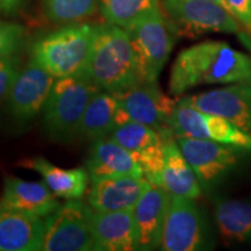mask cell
I'll return each mask as SVG.
<instances>
[{
  "label": "cell",
  "mask_w": 251,
  "mask_h": 251,
  "mask_svg": "<svg viewBox=\"0 0 251 251\" xmlns=\"http://www.w3.org/2000/svg\"><path fill=\"white\" fill-rule=\"evenodd\" d=\"M169 198L164 188L150 185L133 208L139 250L161 247Z\"/></svg>",
  "instance_id": "obj_15"
},
{
  "label": "cell",
  "mask_w": 251,
  "mask_h": 251,
  "mask_svg": "<svg viewBox=\"0 0 251 251\" xmlns=\"http://www.w3.org/2000/svg\"><path fill=\"white\" fill-rule=\"evenodd\" d=\"M25 0H0V13L12 15L20 9Z\"/></svg>",
  "instance_id": "obj_31"
},
{
  "label": "cell",
  "mask_w": 251,
  "mask_h": 251,
  "mask_svg": "<svg viewBox=\"0 0 251 251\" xmlns=\"http://www.w3.org/2000/svg\"><path fill=\"white\" fill-rule=\"evenodd\" d=\"M212 1H214V2H216V4L221 5L222 7H225V8L227 9V11L229 12V9H228V6H227V2H226V0H212Z\"/></svg>",
  "instance_id": "obj_32"
},
{
  "label": "cell",
  "mask_w": 251,
  "mask_h": 251,
  "mask_svg": "<svg viewBox=\"0 0 251 251\" xmlns=\"http://www.w3.org/2000/svg\"><path fill=\"white\" fill-rule=\"evenodd\" d=\"M19 72L20 62L15 55L0 57V100L8 97Z\"/></svg>",
  "instance_id": "obj_29"
},
{
  "label": "cell",
  "mask_w": 251,
  "mask_h": 251,
  "mask_svg": "<svg viewBox=\"0 0 251 251\" xmlns=\"http://www.w3.org/2000/svg\"><path fill=\"white\" fill-rule=\"evenodd\" d=\"M184 99L199 111L227 119L251 135V81L234 83Z\"/></svg>",
  "instance_id": "obj_13"
},
{
  "label": "cell",
  "mask_w": 251,
  "mask_h": 251,
  "mask_svg": "<svg viewBox=\"0 0 251 251\" xmlns=\"http://www.w3.org/2000/svg\"><path fill=\"white\" fill-rule=\"evenodd\" d=\"M86 170L92 181L120 176L144 177L134 156L111 137L94 141L86 159Z\"/></svg>",
  "instance_id": "obj_17"
},
{
  "label": "cell",
  "mask_w": 251,
  "mask_h": 251,
  "mask_svg": "<svg viewBox=\"0 0 251 251\" xmlns=\"http://www.w3.org/2000/svg\"><path fill=\"white\" fill-rule=\"evenodd\" d=\"M99 91L83 75L57 78L42 111L43 124L50 136L58 141L77 136L84 112Z\"/></svg>",
  "instance_id": "obj_4"
},
{
  "label": "cell",
  "mask_w": 251,
  "mask_h": 251,
  "mask_svg": "<svg viewBox=\"0 0 251 251\" xmlns=\"http://www.w3.org/2000/svg\"><path fill=\"white\" fill-rule=\"evenodd\" d=\"M169 125L176 139L192 137L209 140L205 124V113L191 106L184 98L177 101Z\"/></svg>",
  "instance_id": "obj_25"
},
{
  "label": "cell",
  "mask_w": 251,
  "mask_h": 251,
  "mask_svg": "<svg viewBox=\"0 0 251 251\" xmlns=\"http://www.w3.org/2000/svg\"><path fill=\"white\" fill-rule=\"evenodd\" d=\"M170 21L188 33H238L237 19L212 0H163Z\"/></svg>",
  "instance_id": "obj_9"
},
{
  "label": "cell",
  "mask_w": 251,
  "mask_h": 251,
  "mask_svg": "<svg viewBox=\"0 0 251 251\" xmlns=\"http://www.w3.org/2000/svg\"><path fill=\"white\" fill-rule=\"evenodd\" d=\"M43 230L40 216L0 207V251L41 250Z\"/></svg>",
  "instance_id": "obj_19"
},
{
  "label": "cell",
  "mask_w": 251,
  "mask_h": 251,
  "mask_svg": "<svg viewBox=\"0 0 251 251\" xmlns=\"http://www.w3.org/2000/svg\"><path fill=\"white\" fill-rule=\"evenodd\" d=\"M251 72L249 56L225 42L207 41L184 49L171 68L169 91L180 96L187 90L211 84L246 81Z\"/></svg>",
  "instance_id": "obj_1"
},
{
  "label": "cell",
  "mask_w": 251,
  "mask_h": 251,
  "mask_svg": "<svg viewBox=\"0 0 251 251\" xmlns=\"http://www.w3.org/2000/svg\"><path fill=\"white\" fill-rule=\"evenodd\" d=\"M226 2L229 12L251 30V0H226Z\"/></svg>",
  "instance_id": "obj_30"
},
{
  "label": "cell",
  "mask_w": 251,
  "mask_h": 251,
  "mask_svg": "<svg viewBox=\"0 0 251 251\" xmlns=\"http://www.w3.org/2000/svg\"><path fill=\"white\" fill-rule=\"evenodd\" d=\"M115 94L120 108L130 121L153 128L165 139L174 137L169 122L178 100L165 96L157 86V81H140Z\"/></svg>",
  "instance_id": "obj_8"
},
{
  "label": "cell",
  "mask_w": 251,
  "mask_h": 251,
  "mask_svg": "<svg viewBox=\"0 0 251 251\" xmlns=\"http://www.w3.org/2000/svg\"><path fill=\"white\" fill-rule=\"evenodd\" d=\"M94 28L91 25L70 24L40 36L30 47L29 61L55 78L81 75L90 56Z\"/></svg>",
  "instance_id": "obj_3"
},
{
  "label": "cell",
  "mask_w": 251,
  "mask_h": 251,
  "mask_svg": "<svg viewBox=\"0 0 251 251\" xmlns=\"http://www.w3.org/2000/svg\"><path fill=\"white\" fill-rule=\"evenodd\" d=\"M90 209L79 200H68L46 216L41 250L89 251L97 250L91 224Z\"/></svg>",
  "instance_id": "obj_6"
},
{
  "label": "cell",
  "mask_w": 251,
  "mask_h": 251,
  "mask_svg": "<svg viewBox=\"0 0 251 251\" xmlns=\"http://www.w3.org/2000/svg\"><path fill=\"white\" fill-rule=\"evenodd\" d=\"M246 81H251V72H250V75H249V77H248V79L246 80Z\"/></svg>",
  "instance_id": "obj_33"
},
{
  "label": "cell",
  "mask_w": 251,
  "mask_h": 251,
  "mask_svg": "<svg viewBox=\"0 0 251 251\" xmlns=\"http://www.w3.org/2000/svg\"><path fill=\"white\" fill-rule=\"evenodd\" d=\"M56 78L29 61L19 72L8 93V109L15 120L28 122L42 113Z\"/></svg>",
  "instance_id": "obj_12"
},
{
  "label": "cell",
  "mask_w": 251,
  "mask_h": 251,
  "mask_svg": "<svg viewBox=\"0 0 251 251\" xmlns=\"http://www.w3.org/2000/svg\"><path fill=\"white\" fill-rule=\"evenodd\" d=\"M213 248L208 222L193 199L170 194L161 249L200 251Z\"/></svg>",
  "instance_id": "obj_7"
},
{
  "label": "cell",
  "mask_w": 251,
  "mask_h": 251,
  "mask_svg": "<svg viewBox=\"0 0 251 251\" xmlns=\"http://www.w3.org/2000/svg\"><path fill=\"white\" fill-rule=\"evenodd\" d=\"M177 143L196 174L200 186L211 190L236 165L233 147L213 140L178 137Z\"/></svg>",
  "instance_id": "obj_11"
},
{
  "label": "cell",
  "mask_w": 251,
  "mask_h": 251,
  "mask_svg": "<svg viewBox=\"0 0 251 251\" xmlns=\"http://www.w3.org/2000/svg\"><path fill=\"white\" fill-rule=\"evenodd\" d=\"M161 187L172 196L193 200L201 194V186L197 176L174 137H168L165 140Z\"/></svg>",
  "instance_id": "obj_20"
},
{
  "label": "cell",
  "mask_w": 251,
  "mask_h": 251,
  "mask_svg": "<svg viewBox=\"0 0 251 251\" xmlns=\"http://www.w3.org/2000/svg\"><path fill=\"white\" fill-rule=\"evenodd\" d=\"M91 224L97 250H139L133 209L115 212H98L92 209Z\"/></svg>",
  "instance_id": "obj_16"
},
{
  "label": "cell",
  "mask_w": 251,
  "mask_h": 251,
  "mask_svg": "<svg viewBox=\"0 0 251 251\" xmlns=\"http://www.w3.org/2000/svg\"><path fill=\"white\" fill-rule=\"evenodd\" d=\"M43 9L52 23L76 24L94 13L98 0H42Z\"/></svg>",
  "instance_id": "obj_26"
},
{
  "label": "cell",
  "mask_w": 251,
  "mask_h": 251,
  "mask_svg": "<svg viewBox=\"0 0 251 251\" xmlns=\"http://www.w3.org/2000/svg\"><path fill=\"white\" fill-rule=\"evenodd\" d=\"M146 177L120 176L92 181L87 202L93 211L115 212L133 209L150 186Z\"/></svg>",
  "instance_id": "obj_14"
},
{
  "label": "cell",
  "mask_w": 251,
  "mask_h": 251,
  "mask_svg": "<svg viewBox=\"0 0 251 251\" xmlns=\"http://www.w3.org/2000/svg\"><path fill=\"white\" fill-rule=\"evenodd\" d=\"M215 221L226 244L251 240V201L219 200L215 205Z\"/></svg>",
  "instance_id": "obj_23"
},
{
  "label": "cell",
  "mask_w": 251,
  "mask_h": 251,
  "mask_svg": "<svg viewBox=\"0 0 251 251\" xmlns=\"http://www.w3.org/2000/svg\"><path fill=\"white\" fill-rule=\"evenodd\" d=\"M21 165L39 172L43 183L56 197L67 200H79L86 192L90 178L86 169H61L42 157L26 159Z\"/></svg>",
  "instance_id": "obj_21"
},
{
  "label": "cell",
  "mask_w": 251,
  "mask_h": 251,
  "mask_svg": "<svg viewBox=\"0 0 251 251\" xmlns=\"http://www.w3.org/2000/svg\"><path fill=\"white\" fill-rule=\"evenodd\" d=\"M81 75L100 90L113 93L140 83L128 31L111 24L96 26L89 59Z\"/></svg>",
  "instance_id": "obj_2"
},
{
  "label": "cell",
  "mask_w": 251,
  "mask_h": 251,
  "mask_svg": "<svg viewBox=\"0 0 251 251\" xmlns=\"http://www.w3.org/2000/svg\"><path fill=\"white\" fill-rule=\"evenodd\" d=\"M109 137L134 156L150 184L161 186L166 140L161 133L146 125L129 121L115 127Z\"/></svg>",
  "instance_id": "obj_10"
},
{
  "label": "cell",
  "mask_w": 251,
  "mask_h": 251,
  "mask_svg": "<svg viewBox=\"0 0 251 251\" xmlns=\"http://www.w3.org/2000/svg\"><path fill=\"white\" fill-rule=\"evenodd\" d=\"M26 40V29L21 25L0 21V57L13 56Z\"/></svg>",
  "instance_id": "obj_28"
},
{
  "label": "cell",
  "mask_w": 251,
  "mask_h": 251,
  "mask_svg": "<svg viewBox=\"0 0 251 251\" xmlns=\"http://www.w3.org/2000/svg\"><path fill=\"white\" fill-rule=\"evenodd\" d=\"M100 13L107 24L127 29L156 9L158 0H98Z\"/></svg>",
  "instance_id": "obj_24"
},
{
  "label": "cell",
  "mask_w": 251,
  "mask_h": 251,
  "mask_svg": "<svg viewBox=\"0 0 251 251\" xmlns=\"http://www.w3.org/2000/svg\"><path fill=\"white\" fill-rule=\"evenodd\" d=\"M136 58L140 81H157L175 46V26L159 9L127 29Z\"/></svg>",
  "instance_id": "obj_5"
},
{
  "label": "cell",
  "mask_w": 251,
  "mask_h": 251,
  "mask_svg": "<svg viewBox=\"0 0 251 251\" xmlns=\"http://www.w3.org/2000/svg\"><path fill=\"white\" fill-rule=\"evenodd\" d=\"M61 203L45 183H33L20 178H7L0 198L1 208L46 218Z\"/></svg>",
  "instance_id": "obj_18"
},
{
  "label": "cell",
  "mask_w": 251,
  "mask_h": 251,
  "mask_svg": "<svg viewBox=\"0 0 251 251\" xmlns=\"http://www.w3.org/2000/svg\"><path fill=\"white\" fill-rule=\"evenodd\" d=\"M205 124L209 140L251 151V135L227 119L205 113Z\"/></svg>",
  "instance_id": "obj_27"
},
{
  "label": "cell",
  "mask_w": 251,
  "mask_h": 251,
  "mask_svg": "<svg viewBox=\"0 0 251 251\" xmlns=\"http://www.w3.org/2000/svg\"><path fill=\"white\" fill-rule=\"evenodd\" d=\"M119 107L117 94L102 90L97 92L84 112L78 136L92 141L107 136L115 128Z\"/></svg>",
  "instance_id": "obj_22"
}]
</instances>
